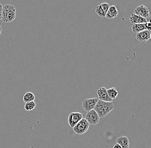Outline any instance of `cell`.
Instances as JSON below:
<instances>
[{
	"label": "cell",
	"mask_w": 151,
	"mask_h": 148,
	"mask_svg": "<svg viewBox=\"0 0 151 148\" xmlns=\"http://www.w3.org/2000/svg\"><path fill=\"white\" fill-rule=\"evenodd\" d=\"M110 5L108 3H102L98 5L96 8L95 12L96 14L101 18L105 17L106 12L110 7Z\"/></svg>",
	"instance_id": "obj_9"
},
{
	"label": "cell",
	"mask_w": 151,
	"mask_h": 148,
	"mask_svg": "<svg viewBox=\"0 0 151 148\" xmlns=\"http://www.w3.org/2000/svg\"><path fill=\"white\" fill-rule=\"evenodd\" d=\"M85 119L90 125L94 126L99 123L100 118L96 111L93 109L87 112Z\"/></svg>",
	"instance_id": "obj_4"
},
{
	"label": "cell",
	"mask_w": 151,
	"mask_h": 148,
	"mask_svg": "<svg viewBox=\"0 0 151 148\" xmlns=\"http://www.w3.org/2000/svg\"><path fill=\"white\" fill-rule=\"evenodd\" d=\"M97 95L99 100L107 102H112V99L108 96L107 89L104 87H101L97 91Z\"/></svg>",
	"instance_id": "obj_10"
},
{
	"label": "cell",
	"mask_w": 151,
	"mask_h": 148,
	"mask_svg": "<svg viewBox=\"0 0 151 148\" xmlns=\"http://www.w3.org/2000/svg\"><path fill=\"white\" fill-rule=\"evenodd\" d=\"M114 108L112 102H104L98 100L94 109L96 111L100 118H104Z\"/></svg>",
	"instance_id": "obj_1"
},
{
	"label": "cell",
	"mask_w": 151,
	"mask_h": 148,
	"mask_svg": "<svg viewBox=\"0 0 151 148\" xmlns=\"http://www.w3.org/2000/svg\"><path fill=\"white\" fill-rule=\"evenodd\" d=\"M90 124L85 118H82L73 128L74 132L78 135H81L86 132Z\"/></svg>",
	"instance_id": "obj_3"
},
{
	"label": "cell",
	"mask_w": 151,
	"mask_h": 148,
	"mask_svg": "<svg viewBox=\"0 0 151 148\" xmlns=\"http://www.w3.org/2000/svg\"><path fill=\"white\" fill-rule=\"evenodd\" d=\"M145 27H146V30L151 31V23L150 21L147 22L145 23Z\"/></svg>",
	"instance_id": "obj_18"
},
{
	"label": "cell",
	"mask_w": 151,
	"mask_h": 148,
	"mask_svg": "<svg viewBox=\"0 0 151 148\" xmlns=\"http://www.w3.org/2000/svg\"><path fill=\"white\" fill-rule=\"evenodd\" d=\"M35 97L33 93L31 92H27L25 94L23 97L24 102L25 103L28 102L34 101Z\"/></svg>",
	"instance_id": "obj_16"
},
{
	"label": "cell",
	"mask_w": 151,
	"mask_h": 148,
	"mask_svg": "<svg viewBox=\"0 0 151 148\" xmlns=\"http://www.w3.org/2000/svg\"><path fill=\"white\" fill-rule=\"evenodd\" d=\"M129 21L130 22L133 24L145 23L147 22L146 18H143L134 13L132 14L130 17Z\"/></svg>",
	"instance_id": "obj_12"
},
{
	"label": "cell",
	"mask_w": 151,
	"mask_h": 148,
	"mask_svg": "<svg viewBox=\"0 0 151 148\" xmlns=\"http://www.w3.org/2000/svg\"><path fill=\"white\" fill-rule=\"evenodd\" d=\"M107 92L109 96L112 100L116 98L118 95V92L115 87H112L108 89Z\"/></svg>",
	"instance_id": "obj_15"
},
{
	"label": "cell",
	"mask_w": 151,
	"mask_h": 148,
	"mask_svg": "<svg viewBox=\"0 0 151 148\" xmlns=\"http://www.w3.org/2000/svg\"><path fill=\"white\" fill-rule=\"evenodd\" d=\"M36 106L35 103L34 101L25 103V109L27 111H30L33 110Z\"/></svg>",
	"instance_id": "obj_17"
},
{
	"label": "cell",
	"mask_w": 151,
	"mask_h": 148,
	"mask_svg": "<svg viewBox=\"0 0 151 148\" xmlns=\"http://www.w3.org/2000/svg\"><path fill=\"white\" fill-rule=\"evenodd\" d=\"M131 30L132 32L136 34L145 30H146L145 23L133 24L131 27Z\"/></svg>",
	"instance_id": "obj_14"
},
{
	"label": "cell",
	"mask_w": 151,
	"mask_h": 148,
	"mask_svg": "<svg viewBox=\"0 0 151 148\" xmlns=\"http://www.w3.org/2000/svg\"><path fill=\"white\" fill-rule=\"evenodd\" d=\"M134 13L146 19L150 17L151 15L149 9L144 5L137 7L135 9Z\"/></svg>",
	"instance_id": "obj_6"
},
{
	"label": "cell",
	"mask_w": 151,
	"mask_h": 148,
	"mask_svg": "<svg viewBox=\"0 0 151 148\" xmlns=\"http://www.w3.org/2000/svg\"><path fill=\"white\" fill-rule=\"evenodd\" d=\"M98 100L96 98L85 99L82 101V108L86 112L94 109Z\"/></svg>",
	"instance_id": "obj_7"
},
{
	"label": "cell",
	"mask_w": 151,
	"mask_h": 148,
	"mask_svg": "<svg viewBox=\"0 0 151 148\" xmlns=\"http://www.w3.org/2000/svg\"><path fill=\"white\" fill-rule=\"evenodd\" d=\"M118 14V11L116 6H110L106 12L105 17L108 19H111L117 17Z\"/></svg>",
	"instance_id": "obj_11"
},
{
	"label": "cell",
	"mask_w": 151,
	"mask_h": 148,
	"mask_svg": "<svg viewBox=\"0 0 151 148\" xmlns=\"http://www.w3.org/2000/svg\"><path fill=\"white\" fill-rule=\"evenodd\" d=\"M113 148H122V146L118 144V143H116L115 145L113 146Z\"/></svg>",
	"instance_id": "obj_20"
},
{
	"label": "cell",
	"mask_w": 151,
	"mask_h": 148,
	"mask_svg": "<svg viewBox=\"0 0 151 148\" xmlns=\"http://www.w3.org/2000/svg\"><path fill=\"white\" fill-rule=\"evenodd\" d=\"M3 6L0 4V20L1 19V16H2V9H3Z\"/></svg>",
	"instance_id": "obj_19"
},
{
	"label": "cell",
	"mask_w": 151,
	"mask_h": 148,
	"mask_svg": "<svg viewBox=\"0 0 151 148\" xmlns=\"http://www.w3.org/2000/svg\"><path fill=\"white\" fill-rule=\"evenodd\" d=\"M82 118L83 116L81 113L79 112H72L68 116V124L71 128H73Z\"/></svg>",
	"instance_id": "obj_5"
},
{
	"label": "cell",
	"mask_w": 151,
	"mask_h": 148,
	"mask_svg": "<svg viewBox=\"0 0 151 148\" xmlns=\"http://www.w3.org/2000/svg\"><path fill=\"white\" fill-rule=\"evenodd\" d=\"M151 31L145 30L137 33L136 36V40L141 42H146L151 39Z\"/></svg>",
	"instance_id": "obj_8"
},
{
	"label": "cell",
	"mask_w": 151,
	"mask_h": 148,
	"mask_svg": "<svg viewBox=\"0 0 151 148\" xmlns=\"http://www.w3.org/2000/svg\"><path fill=\"white\" fill-rule=\"evenodd\" d=\"M4 28H2L1 26H0V36H1V31H2V29Z\"/></svg>",
	"instance_id": "obj_21"
},
{
	"label": "cell",
	"mask_w": 151,
	"mask_h": 148,
	"mask_svg": "<svg viewBox=\"0 0 151 148\" xmlns=\"http://www.w3.org/2000/svg\"><path fill=\"white\" fill-rule=\"evenodd\" d=\"M116 142L120 145L122 148H129L130 145V141L128 137L125 136H122L118 137L116 139Z\"/></svg>",
	"instance_id": "obj_13"
},
{
	"label": "cell",
	"mask_w": 151,
	"mask_h": 148,
	"mask_svg": "<svg viewBox=\"0 0 151 148\" xmlns=\"http://www.w3.org/2000/svg\"><path fill=\"white\" fill-rule=\"evenodd\" d=\"M16 9L15 7L11 5L3 6L1 20L5 23L13 22L16 18Z\"/></svg>",
	"instance_id": "obj_2"
}]
</instances>
